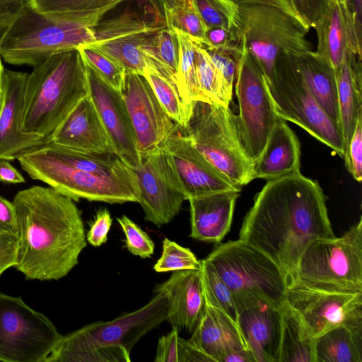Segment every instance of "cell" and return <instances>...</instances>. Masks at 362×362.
I'll use <instances>...</instances> for the list:
<instances>
[{
	"label": "cell",
	"mask_w": 362,
	"mask_h": 362,
	"mask_svg": "<svg viewBox=\"0 0 362 362\" xmlns=\"http://www.w3.org/2000/svg\"><path fill=\"white\" fill-rule=\"evenodd\" d=\"M228 286L236 308L243 310L267 303L281 308L288 279L266 254L238 239L216 247L206 258Z\"/></svg>",
	"instance_id": "cell-6"
},
{
	"label": "cell",
	"mask_w": 362,
	"mask_h": 362,
	"mask_svg": "<svg viewBox=\"0 0 362 362\" xmlns=\"http://www.w3.org/2000/svg\"><path fill=\"white\" fill-rule=\"evenodd\" d=\"M238 191L230 190L191 198L189 237L211 243H220L228 233Z\"/></svg>",
	"instance_id": "cell-26"
},
{
	"label": "cell",
	"mask_w": 362,
	"mask_h": 362,
	"mask_svg": "<svg viewBox=\"0 0 362 362\" xmlns=\"http://www.w3.org/2000/svg\"><path fill=\"white\" fill-rule=\"evenodd\" d=\"M148 71H155L176 83L179 62V42L175 31L161 28L152 42L141 49Z\"/></svg>",
	"instance_id": "cell-33"
},
{
	"label": "cell",
	"mask_w": 362,
	"mask_h": 362,
	"mask_svg": "<svg viewBox=\"0 0 362 362\" xmlns=\"http://www.w3.org/2000/svg\"><path fill=\"white\" fill-rule=\"evenodd\" d=\"M78 49L88 66L108 85L122 93L125 70L119 64L93 46L84 45Z\"/></svg>",
	"instance_id": "cell-40"
},
{
	"label": "cell",
	"mask_w": 362,
	"mask_h": 362,
	"mask_svg": "<svg viewBox=\"0 0 362 362\" xmlns=\"http://www.w3.org/2000/svg\"><path fill=\"white\" fill-rule=\"evenodd\" d=\"M28 75L5 69V91L0 110V159H17L47 142L22 132Z\"/></svg>",
	"instance_id": "cell-20"
},
{
	"label": "cell",
	"mask_w": 362,
	"mask_h": 362,
	"mask_svg": "<svg viewBox=\"0 0 362 362\" xmlns=\"http://www.w3.org/2000/svg\"><path fill=\"white\" fill-rule=\"evenodd\" d=\"M335 237L322 189L300 171L268 180L256 195L239 233V239L281 268L288 284L296 279L307 245L315 239Z\"/></svg>",
	"instance_id": "cell-1"
},
{
	"label": "cell",
	"mask_w": 362,
	"mask_h": 362,
	"mask_svg": "<svg viewBox=\"0 0 362 362\" xmlns=\"http://www.w3.org/2000/svg\"><path fill=\"white\" fill-rule=\"evenodd\" d=\"M124 0H28L37 11L50 15H71L114 8Z\"/></svg>",
	"instance_id": "cell-41"
},
{
	"label": "cell",
	"mask_w": 362,
	"mask_h": 362,
	"mask_svg": "<svg viewBox=\"0 0 362 362\" xmlns=\"http://www.w3.org/2000/svg\"><path fill=\"white\" fill-rule=\"evenodd\" d=\"M133 171L145 220L158 227L169 223L186 198L160 147L142 156L141 165Z\"/></svg>",
	"instance_id": "cell-16"
},
{
	"label": "cell",
	"mask_w": 362,
	"mask_h": 362,
	"mask_svg": "<svg viewBox=\"0 0 362 362\" xmlns=\"http://www.w3.org/2000/svg\"><path fill=\"white\" fill-rule=\"evenodd\" d=\"M198 45L204 49H217L238 58L242 52L239 30L220 26L207 28L203 42Z\"/></svg>",
	"instance_id": "cell-44"
},
{
	"label": "cell",
	"mask_w": 362,
	"mask_h": 362,
	"mask_svg": "<svg viewBox=\"0 0 362 362\" xmlns=\"http://www.w3.org/2000/svg\"><path fill=\"white\" fill-rule=\"evenodd\" d=\"M294 4L304 20L310 28L327 8L331 0H293Z\"/></svg>",
	"instance_id": "cell-50"
},
{
	"label": "cell",
	"mask_w": 362,
	"mask_h": 362,
	"mask_svg": "<svg viewBox=\"0 0 362 362\" xmlns=\"http://www.w3.org/2000/svg\"><path fill=\"white\" fill-rule=\"evenodd\" d=\"M242 52L235 77L239 114L237 127L245 151L253 162L262 151L279 116L269 96L264 75L240 40Z\"/></svg>",
	"instance_id": "cell-14"
},
{
	"label": "cell",
	"mask_w": 362,
	"mask_h": 362,
	"mask_svg": "<svg viewBox=\"0 0 362 362\" xmlns=\"http://www.w3.org/2000/svg\"><path fill=\"white\" fill-rule=\"evenodd\" d=\"M46 143L84 152H114L90 95L73 108Z\"/></svg>",
	"instance_id": "cell-23"
},
{
	"label": "cell",
	"mask_w": 362,
	"mask_h": 362,
	"mask_svg": "<svg viewBox=\"0 0 362 362\" xmlns=\"http://www.w3.org/2000/svg\"><path fill=\"white\" fill-rule=\"evenodd\" d=\"M290 54L315 99L340 127L337 81L332 67L312 50L290 52Z\"/></svg>",
	"instance_id": "cell-29"
},
{
	"label": "cell",
	"mask_w": 362,
	"mask_h": 362,
	"mask_svg": "<svg viewBox=\"0 0 362 362\" xmlns=\"http://www.w3.org/2000/svg\"><path fill=\"white\" fill-rule=\"evenodd\" d=\"M204 49L221 73L229 93L233 95L239 58L214 48Z\"/></svg>",
	"instance_id": "cell-46"
},
{
	"label": "cell",
	"mask_w": 362,
	"mask_h": 362,
	"mask_svg": "<svg viewBox=\"0 0 362 362\" xmlns=\"http://www.w3.org/2000/svg\"><path fill=\"white\" fill-rule=\"evenodd\" d=\"M17 160L31 179L48 185L75 202L85 199L109 204L138 202L136 185L76 168L56 156L45 144L25 153Z\"/></svg>",
	"instance_id": "cell-11"
},
{
	"label": "cell",
	"mask_w": 362,
	"mask_h": 362,
	"mask_svg": "<svg viewBox=\"0 0 362 362\" xmlns=\"http://www.w3.org/2000/svg\"><path fill=\"white\" fill-rule=\"evenodd\" d=\"M347 8L351 14L358 33L361 35L362 0H348Z\"/></svg>",
	"instance_id": "cell-57"
},
{
	"label": "cell",
	"mask_w": 362,
	"mask_h": 362,
	"mask_svg": "<svg viewBox=\"0 0 362 362\" xmlns=\"http://www.w3.org/2000/svg\"><path fill=\"white\" fill-rule=\"evenodd\" d=\"M0 182L6 184H19L25 182V178L8 160L0 159Z\"/></svg>",
	"instance_id": "cell-55"
},
{
	"label": "cell",
	"mask_w": 362,
	"mask_h": 362,
	"mask_svg": "<svg viewBox=\"0 0 362 362\" xmlns=\"http://www.w3.org/2000/svg\"><path fill=\"white\" fill-rule=\"evenodd\" d=\"M160 148L186 200L230 190L240 192V188L235 186L192 146L177 124Z\"/></svg>",
	"instance_id": "cell-17"
},
{
	"label": "cell",
	"mask_w": 362,
	"mask_h": 362,
	"mask_svg": "<svg viewBox=\"0 0 362 362\" xmlns=\"http://www.w3.org/2000/svg\"><path fill=\"white\" fill-rule=\"evenodd\" d=\"M295 280L327 292L362 293L361 217L339 238L311 241L299 258Z\"/></svg>",
	"instance_id": "cell-9"
},
{
	"label": "cell",
	"mask_w": 362,
	"mask_h": 362,
	"mask_svg": "<svg viewBox=\"0 0 362 362\" xmlns=\"http://www.w3.org/2000/svg\"><path fill=\"white\" fill-rule=\"evenodd\" d=\"M144 77L168 115L182 129L190 118L192 103H187L180 96L175 81L155 71H147Z\"/></svg>",
	"instance_id": "cell-35"
},
{
	"label": "cell",
	"mask_w": 362,
	"mask_h": 362,
	"mask_svg": "<svg viewBox=\"0 0 362 362\" xmlns=\"http://www.w3.org/2000/svg\"><path fill=\"white\" fill-rule=\"evenodd\" d=\"M122 94L142 157L158 148L176 123L165 112L144 76L125 73Z\"/></svg>",
	"instance_id": "cell-18"
},
{
	"label": "cell",
	"mask_w": 362,
	"mask_h": 362,
	"mask_svg": "<svg viewBox=\"0 0 362 362\" xmlns=\"http://www.w3.org/2000/svg\"><path fill=\"white\" fill-rule=\"evenodd\" d=\"M88 95L86 64L79 50L52 54L28 75L22 132L47 141Z\"/></svg>",
	"instance_id": "cell-4"
},
{
	"label": "cell",
	"mask_w": 362,
	"mask_h": 362,
	"mask_svg": "<svg viewBox=\"0 0 362 362\" xmlns=\"http://www.w3.org/2000/svg\"><path fill=\"white\" fill-rule=\"evenodd\" d=\"M221 362H256V361L249 349H241L228 354Z\"/></svg>",
	"instance_id": "cell-56"
},
{
	"label": "cell",
	"mask_w": 362,
	"mask_h": 362,
	"mask_svg": "<svg viewBox=\"0 0 362 362\" xmlns=\"http://www.w3.org/2000/svg\"><path fill=\"white\" fill-rule=\"evenodd\" d=\"M180 362H214V360L188 340L179 338Z\"/></svg>",
	"instance_id": "cell-54"
},
{
	"label": "cell",
	"mask_w": 362,
	"mask_h": 362,
	"mask_svg": "<svg viewBox=\"0 0 362 362\" xmlns=\"http://www.w3.org/2000/svg\"><path fill=\"white\" fill-rule=\"evenodd\" d=\"M12 202L18 236L14 267L28 280L66 276L87 245L81 213L74 200L50 187L35 185L18 192Z\"/></svg>",
	"instance_id": "cell-2"
},
{
	"label": "cell",
	"mask_w": 362,
	"mask_h": 362,
	"mask_svg": "<svg viewBox=\"0 0 362 362\" xmlns=\"http://www.w3.org/2000/svg\"><path fill=\"white\" fill-rule=\"evenodd\" d=\"M237 4H259L277 8L292 16L306 28H310L308 23L298 12L293 0H233Z\"/></svg>",
	"instance_id": "cell-51"
},
{
	"label": "cell",
	"mask_w": 362,
	"mask_h": 362,
	"mask_svg": "<svg viewBox=\"0 0 362 362\" xmlns=\"http://www.w3.org/2000/svg\"><path fill=\"white\" fill-rule=\"evenodd\" d=\"M179 42V62L176 86L184 101L210 103L201 91L196 68L197 44L185 33L174 30Z\"/></svg>",
	"instance_id": "cell-34"
},
{
	"label": "cell",
	"mask_w": 362,
	"mask_h": 362,
	"mask_svg": "<svg viewBox=\"0 0 362 362\" xmlns=\"http://www.w3.org/2000/svg\"><path fill=\"white\" fill-rule=\"evenodd\" d=\"M157 1L163 8L172 9L189 4L191 0H157Z\"/></svg>",
	"instance_id": "cell-58"
},
{
	"label": "cell",
	"mask_w": 362,
	"mask_h": 362,
	"mask_svg": "<svg viewBox=\"0 0 362 362\" xmlns=\"http://www.w3.org/2000/svg\"><path fill=\"white\" fill-rule=\"evenodd\" d=\"M7 1H11V0H0V3Z\"/></svg>",
	"instance_id": "cell-61"
},
{
	"label": "cell",
	"mask_w": 362,
	"mask_h": 362,
	"mask_svg": "<svg viewBox=\"0 0 362 362\" xmlns=\"http://www.w3.org/2000/svg\"><path fill=\"white\" fill-rule=\"evenodd\" d=\"M154 292L168 300L166 321L179 331L192 333L205 309V297L200 267L173 272L168 280L157 284Z\"/></svg>",
	"instance_id": "cell-21"
},
{
	"label": "cell",
	"mask_w": 362,
	"mask_h": 362,
	"mask_svg": "<svg viewBox=\"0 0 362 362\" xmlns=\"http://www.w3.org/2000/svg\"><path fill=\"white\" fill-rule=\"evenodd\" d=\"M300 145L294 132L279 117L259 156L252 162L251 179L271 180L300 171Z\"/></svg>",
	"instance_id": "cell-25"
},
{
	"label": "cell",
	"mask_w": 362,
	"mask_h": 362,
	"mask_svg": "<svg viewBox=\"0 0 362 362\" xmlns=\"http://www.w3.org/2000/svg\"><path fill=\"white\" fill-rule=\"evenodd\" d=\"M201 265L189 248L184 247L165 238L163 240L160 257L154 264L156 272L163 273L184 269H198Z\"/></svg>",
	"instance_id": "cell-42"
},
{
	"label": "cell",
	"mask_w": 362,
	"mask_h": 362,
	"mask_svg": "<svg viewBox=\"0 0 362 362\" xmlns=\"http://www.w3.org/2000/svg\"><path fill=\"white\" fill-rule=\"evenodd\" d=\"M117 221L125 235V247L143 259L151 257L155 245L150 236L125 215L117 218Z\"/></svg>",
	"instance_id": "cell-43"
},
{
	"label": "cell",
	"mask_w": 362,
	"mask_h": 362,
	"mask_svg": "<svg viewBox=\"0 0 362 362\" xmlns=\"http://www.w3.org/2000/svg\"><path fill=\"white\" fill-rule=\"evenodd\" d=\"M0 232L18 235L16 209L12 202L0 196Z\"/></svg>",
	"instance_id": "cell-52"
},
{
	"label": "cell",
	"mask_w": 362,
	"mask_h": 362,
	"mask_svg": "<svg viewBox=\"0 0 362 362\" xmlns=\"http://www.w3.org/2000/svg\"><path fill=\"white\" fill-rule=\"evenodd\" d=\"M206 28L238 30L239 5L233 0H191Z\"/></svg>",
	"instance_id": "cell-38"
},
{
	"label": "cell",
	"mask_w": 362,
	"mask_h": 362,
	"mask_svg": "<svg viewBox=\"0 0 362 362\" xmlns=\"http://www.w3.org/2000/svg\"><path fill=\"white\" fill-rule=\"evenodd\" d=\"M347 170L358 182L362 180V115L358 119L354 134L344 157Z\"/></svg>",
	"instance_id": "cell-45"
},
{
	"label": "cell",
	"mask_w": 362,
	"mask_h": 362,
	"mask_svg": "<svg viewBox=\"0 0 362 362\" xmlns=\"http://www.w3.org/2000/svg\"><path fill=\"white\" fill-rule=\"evenodd\" d=\"M238 5L240 40L262 69L265 80L273 76L279 53L312 50V43L306 37L310 28L292 16L269 6Z\"/></svg>",
	"instance_id": "cell-12"
},
{
	"label": "cell",
	"mask_w": 362,
	"mask_h": 362,
	"mask_svg": "<svg viewBox=\"0 0 362 362\" xmlns=\"http://www.w3.org/2000/svg\"><path fill=\"white\" fill-rule=\"evenodd\" d=\"M183 131L192 146L235 186L252 181V162L241 143L235 115L215 103L192 102Z\"/></svg>",
	"instance_id": "cell-8"
},
{
	"label": "cell",
	"mask_w": 362,
	"mask_h": 362,
	"mask_svg": "<svg viewBox=\"0 0 362 362\" xmlns=\"http://www.w3.org/2000/svg\"><path fill=\"white\" fill-rule=\"evenodd\" d=\"M286 303L314 338L341 325L362 334V293L327 292L295 280L288 285Z\"/></svg>",
	"instance_id": "cell-15"
},
{
	"label": "cell",
	"mask_w": 362,
	"mask_h": 362,
	"mask_svg": "<svg viewBox=\"0 0 362 362\" xmlns=\"http://www.w3.org/2000/svg\"><path fill=\"white\" fill-rule=\"evenodd\" d=\"M167 314V298L156 293L135 311L62 335L45 362H129L135 344L163 322Z\"/></svg>",
	"instance_id": "cell-5"
},
{
	"label": "cell",
	"mask_w": 362,
	"mask_h": 362,
	"mask_svg": "<svg viewBox=\"0 0 362 362\" xmlns=\"http://www.w3.org/2000/svg\"><path fill=\"white\" fill-rule=\"evenodd\" d=\"M281 310L279 362H315V338L285 302Z\"/></svg>",
	"instance_id": "cell-31"
},
{
	"label": "cell",
	"mask_w": 362,
	"mask_h": 362,
	"mask_svg": "<svg viewBox=\"0 0 362 362\" xmlns=\"http://www.w3.org/2000/svg\"><path fill=\"white\" fill-rule=\"evenodd\" d=\"M277 115L296 124L341 157L345 144L340 127L319 104L296 68L290 52L279 54L274 75L265 80Z\"/></svg>",
	"instance_id": "cell-10"
},
{
	"label": "cell",
	"mask_w": 362,
	"mask_h": 362,
	"mask_svg": "<svg viewBox=\"0 0 362 362\" xmlns=\"http://www.w3.org/2000/svg\"><path fill=\"white\" fill-rule=\"evenodd\" d=\"M362 334L346 326L315 338V362H362Z\"/></svg>",
	"instance_id": "cell-32"
},
{
	"label": "cell",
	"mask_w": 362,
	"mask_h": 362,
	"mask_svg": "<svg viewBox=\"0 0 362 362\" xmlns=\"http://www.w3.org/2000/svg\"><path fill=\"white\" fill-rule=\"evenodd\" d=\"M28 0H11L0 3V37Z\"/></svg>",
	"instance_id": "cell-53"
},
{
	"label": "cell",
	"mask_w": 362,
	"mask_h": 362,
	"mask_svg": "<svg viewBox=\"0 0 362 362\" xmlns=\"http://www.w3.org/2000/svg\"><path fill=\"white\" fill-rule=\"evenodd\" d=\"M5 91V68L2 64V57L0 53V110L2 107Z\"/></svg>",
	"instance_id": "cell-59"
},
{
	"label": "cell",
	"mask_w": 362,
	"mask_h": 362,
	"mask_svg": "<svg viewBox=\"0 0 362 362\" xmlns=\"http://www.w3.org/2000/svg\"><path fill=\"white\" fill-rule=\"evenodd\" d=\"M341 5H343L346 9L348 0H337Z\"/></svg>",
	"instance_id": "cell-60"
},
{
	"label": "cell",
	"mask_w": 362,
	"mask_h": 362,
	"mask_svg": "<svg viewBox=\"0 0 362 362\" xmlns=\"http://www.w3.org/2000/svg\"><path fill=\"white\" fill-rule=\"evenodd\" d=\"M197 45L196 68L201 91L210 103L229 107L233 95L206 51Z\"/></svg>",
	"instance_id": "cell-36"
},
{
	"label": "cell",
	"mask_w": 362,
	"mask_h": 362,
	"mask_svg": "<svg viewBox=\"0 0 362 362\" xmlns=\"http://www.w3.org/2000/svg\"><path fill=\"white\" fill-rule=\"evenodd\" d=\"M281 308L263 303L238 314V326L256 362H279Z\"/></svg>",
	"instance_id": "cell-24"
},
{
	"label": "cell",
	"mask_w": 362,
	"mask_h": 362,
	"mask_svg": "<svg viewBox=\"0 0 362 362\" xmlns=\"http://www.w3.org/2000/svg\"><path fill=\"white\" fill-rule=\"evenodd\" d=\"M334 74L337 87L339 125L346 151L358 119L362 115L361 57L349 51Z\"/></svg>",
	"instance_id": "cell-28"
},
{
	"label": "cell",
	"mask_w": 362,
	"mask_h": 362,
	"mask_svg": "<svg viewBox=\"0 0 362 362\" xmlns=\"http://www.w3.org/2000/svg\"><path fill=\"white\" fill-rule=\"evenodd\" d=\"M179 332L177 327L159 338L156 349L155 362H180Z\"/></svg>",
	"instance_id": "cell-48"
},
{
	"label": "cell",
	"mask_w": 362,
	"mask_h": 362,
	"mask_svg": "<svg viewBox=\"0 0 362 362\" xmlns=\"http://www.w3.org/2000/svg\"><path fill=\"white\" fill-rule=\"evenodd\" d=\"M89 95L114 152L132 170L141 162L135 132L122 93L86 63Z\"/></svg>",
	"instance_id": "cell-19"
},
{
	"label": "cell",
	"mask_w": 362,
	"mask_h": 362,
	"mask_svg": "<svg viewBox=\"0 0 362 362\" xmlns=\"http://www.w3.org/2000/svg\"><path fill=\"white\" fill-rule=\"evenodd\" d=\"M62 335L21 297L0 292V361L45 362Z\"/></svg>",
	"instance_id": "cell-13"
},
{
	"label": "cell",
	"mask_w": 362,
	"mask_h": 362,
	"mask_svg": "<svg viewBox=\"0 0 362 362\" xmlns=\"http://www.w3.org/2000/svg\"><path fill=\"white\" fill-rule=\"evenodd\" d=\"M200 269L206 303L223 311L238 324V312L228 286L205 259L201 260Z\"/></svg>",
	"instance_id": "cell-37"
},
{
	"label": "cell",
	"mask_w": 362,
	"mask_h": 362,
	"mask_svg": "<svg viewBox=\"0 0 362 362\" xmlns=\"http://www.w3.org/2000/svg\"><path fill=\"white\" fill-rule=\"evenodd\" d=\"M313 28L317 37L315 52L334 71L339 69L349 51L361 57V35L349 11L337 0H331Z\"/></svg>",
	"instance_id": "cell-22"
},
{
	"label": "cell",
	"mask_w": 362,
	"mask_h": 362,
	"mask_svg": "<svg viewBox=\"0 0 362 362\" xmlns=\"http://www.w3.org/2000/svg\"><path fill=\"white\" fill-rule=\"evenodd\" d=\"M18 253V235L0 232V276L8 268L16 265Z\"/></svg>",
	"instance_id": "cell-49"
},
{
	"label": "cell",
	"mask_w": 362,
	"mask_h": 362,
	"mask_svg": "<svg viewBox=\"0 0 362 362\" xmlns=\"http://www.w3.org/2000/svg\"><path fill=\"white\" fill-rule=\"evenodd\" d=\"M112 223V218L110 211L107 209L99 210L86 235V241L94 247H100L105 243Z\"/></svg>",
	"instance_id": "cell-47"
},
{
	"label": "cell",
	"mask_w": 362,
	"mask_h": 362,
	"mask_svg": "<svg viewBox=\"0 0 362 362\" xmlns=\"http://www.w3.org/2000/svg\"><path fill=\"white\" fill-rule=\"evenodd\" d=\"M166 26L163 13L153 0H124L93 27V46L125 70L141 75L148 71L141 49Z\"/></svg>",
	"instance_id": "cell-7"
},
{
	"label": "cell",
	"mask_w": 362,
	"mask_h": 362,
	"mask_svg": "<svg viewBox=\"0 0 362 362\" xmlns=\"http://www.w3.org/2000/svg\"><path fill=\"white\" fill-rule=\"evenodd\" d=\"M163 10L168 28L185 33L197 45L203 42L207 28L191 2Z\"/></svg>",
	"instance_id": "cell-39"
},
{
	"label": "cell",
	"mask_w": 362,
	"mask_h": 362,
	"mask_svg": "<svg viewBox=\"0 0 362 362\" xmlns=\"http://www.w3.org/2000/svg\"><path fill=\"white\" fill-rule=\"evenodd\" d=\"M188 341L214 362H221L230 352L249 349L238 324L225 313L207 303Z\"/></svg>",
	"instance_id": "cell-27"
},
{
	"label": "cell",
	"mask_w": 362,
	"mask_h": 362,
	"mask_svg": "<svg viewBox=\"0 0 362 362\" xmlns=\"http://www.w3.org/2000/svg\"><path fill=\"white\" fill-rule=\"evenodd\" d=\"M112 8L57 16L39 11L28 1L0 37L1 57L33 67L54 54L90 45L93 27Z\"/></svg>",
	"instance_id": "cell-3"
},
{
	"label": "cell",
	"mask_w": 362,
	"mask_h": 362,
	"mask_svg": "<svg viewBox=\"0 0 362 362\" xmlns=\"http://www.w3.org/2000/svg\"><path fill=\"white\" fill-rule=\"evenodd\" d=\"M56 156L84 171L119 178L137 186L135 174L115 152H84L46 143Z\"/></svg>",
	"instance_id": "cell-30"
}]
</instances>
